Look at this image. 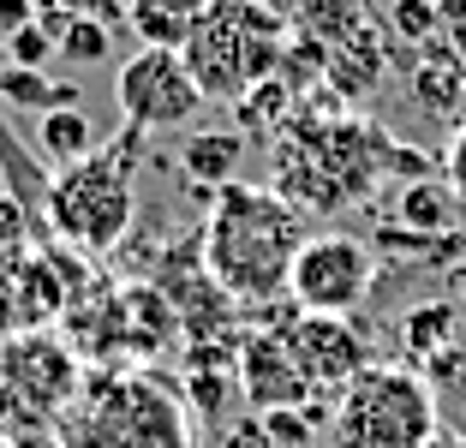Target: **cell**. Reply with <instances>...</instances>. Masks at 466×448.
I'll return each instance as SVG.
<instances>
[{"mask_svg":"<svg viewBox=\"0 0 466 448\" xmlns=\"http://www.w3.org/2000/svg\"><path fill=\"white\" fill-rule=\"evenodd\" d=\"M0 448H6V424H0Z\"/></svg>","mask_w":466,"mask_h":448,"instance_id":"obj_30","label":"cell"},{"mask_svg":"<svg viewBox=\"0 0 466 448\" xmlns=\"http://www.w3.org/2000/svg\"><path fill=\"white\" fill-rule=\"evenodd\" d=\"M281 335H288L293 359H299V371L311 377L317 394H341L347 382L370 365L365 335H359L347 317H311V311H299Z\"/></svg>","mask_w":466,"mask_h":448,"instance_id":"obj_12","label":"cell"},{"mask_svg":"<svg viewBox=\"0 0 466 448\" xmlns=\"http://www.w3.org/2000/svg\"><path fill=\"white\" fill-rule=\"evenodd\" d=\"M437 431V389L412 365H365L335 407V448H425Z\"/></svg>","mask_w":466,"mask_h":448,"instance_id":"obj_5","label":"cell"},{"mask_svg":"<svg viewBox=\"0 0 466 448\" xmlns=\"http://www.w3.org/2000/svg\"><path fill=\"white\" fill-rule=\"evenodd\" d=\"M400 341H407V365L425 371L431 359H442L461 341V311H454L449 299H425V305H412L400 317Z\"/></svg>","mask_w":466,"mask_h":448,"instance_id":"obj_16","label":"cell"},{"mask_svg":"<svg viewBox=\"0 0 466 448\" xmlns=\"http://www.w3.org/2000/svg\"><path fill=\"white\" fill-rule=\"evenodd\" d=\"M239 156H246V137L239 132H192L186 144H179V168H186V179H198L204 191L228 186L233 168H239Z\"/></svg>","mask_w":466,"mask_h":448,"instance_id":"obj_17","label":"cell"},{"mask_svg":"<svg viewBox=\"0 0 466 448\" xmlns=\"http://www.w3.org/2000/svg\"><path fill=\"white\" fill-rule=\"evenodd\" d=\"M221 371H192V412H216L221 407Z\"/></svg>","mask_w":466,"mask_h":448,"instance_id":"obj_27","label":"cell"},{"mask_svg":"<svg viewBox=\"0 0 466 448\" xmlns=\"http://www.w3.org/2000/svg\"><path fill=\"white\" fill-rule=\"evenodd\" d=\"M114 102L132 132H174L204 114V90H198L192 66L179 48H137L120 72H114Z\"/></svg>","mask_w":466,"mask_h":448,"instance_id":"obj_8","label":"cell"},{"mask_svg":"<svg viewBox=\"0 0 466 448\" xmlns=\"http://www.w3.org/2000/svg\"><path fill=\"white\" fill-rule=\"evenodd\" d=\"M370 287H377V245L353 233H311L288 275V299L311 317H353Z\"/></svg>","mask_w":466,"mask_h":448,"instance_id":"obj_7","label":"cell"},{"mask_svg":"<svg viewBox=\"0 0 466 448\" xmlns=\"http://www.w3.org/2000/svg\"><path fill=\"white\" fill-rule=\"evenodd\" d=\"M0 55H6V42H0Z\"/></svg>","mask_w":466,"mask_h":448,"instance_id":"obj_31","label":"cell"},{"mask_svg":"<svg viewBox=\"0 0 466 448\" xmlns=\"http://www.w3.org/2000/svg\"><path fill=\"white\" fill-rule=\"evenodd\" d=\"M263 431H269V443L275 448H305L311 443V431H317V419L311 412H269V419H263Z\"/></svg>","mask_w":466,"mask_h":448,"instance_id":"obj_24","label":"cell"},{"mask_svg":"<svg viewBox=\"0 0 466 448\" xmlns=\"http://www.w3.org/2000/svg\"><path fill=\"white\" fill-rule=\"evenodd\" d=\"M42 25L55 30L60 55H66V60H78V66H96V60H108V48H114V30L102 25V18L60 13V18H42Z\"/></svg>","mask_w":466,"mask_h":448,"instance_id":"obj_20","label":"cell"},{"mask_svg":"<svg viewBox=\"0 0 466 448\" xmlns=\"http://www.w3.org/2000/svg\"><path fill=\"white\" fill-rule=\"evenodd\" d=\"M0 389L13 394L18 407H30V419H48V412L72 407L84 389L78 353L66 341L42 335V329H25V335L0 341Z\"/></svg>","mask_w":466,"mask_h":448,"instance_id":"obj_9","label":"cell"},{"mask_svg":"<svg viewBox=\"0 0 466 448\" xmlns=\"http://www.w3.org/2000/svg\"><path fill=\"white\" fill-rule=\"evenodd\" d=\"M425 448H466V443H461V436H442V431H437V436H431Z\"/></svg>","mask_w":466,"mask_h":448,"instance_id":"obj_29","label":"cell"},{"mask_svg":"<svg viewBox=\"0 0 466 448\" xmlns=\"http://www.w3.org/2000/svg\"><path fill=\"white\" fill-rule=\"evenodd\" d=\"M395 30L407 42H442V25H437V0H395Z\"/></svg>","mask_w":466,"mask_h":448,"instance_id":"obj_22","label":"cell"},{"mask_svg":"<svg viewBox=\"0 0 466 448\" xmlns=\"http://www.w3.org/2000/svg\"><path fill=\"white\" fill-rule=\"evenodd\" d=\"M198 239H204V270L216 275L221 293L239 299V305H269V299L288 293L293 258L311 233H305V216L275 186L228 179L209 198Z\"/></svg>","mask_w":466,"mask_h":448,"instance_id":"obj_1","label":"cell"},{"mask_svg":"<svg viewBox=\"0 0 466 448\" xmlns=\"http://www.w3.org/2000/svg\"><path fill=\"white\" fill-rule=\"evenodd\" d=\"M156 287L167 293V305L179 311V329H186V347H233V305L216 287V275L204 270V239L179 245L156 263Z\"/></svg>","mask_w":466,"mask_h":448,"instance_id":"obj_10","label":"cell"},{"mask_svg":"<svg viewBox=\"0 0 466 448\" xmlns=\"http://www.w3.org/2000/svg\"><path fill=\"white\" fill-rule=\"evenodd\" d=\"M137 137L126 126L114 144L90 149L84 162L60 168L48 179V198H42V221L55 239H66L72 251L84 258H102L132 233V216H137Z\"/></svg>","mask_w":466,"mask_h":448,"instance_id":"obj_2","label":"cell"},{"mask_svg":"<svg viewBox=\"0 0 466 448\" xmlns=\"http://www.w3.org/2000/svg\"><path fill=\"white\" fill-rule=\"evenodd\" d=\"M288 48H293V25L269 0H209L204 25L192 30V42L179 55L192 66L204 102L239 108L258 84H269L281 72Z\"/></svg>","mask_w":466,"mask_h":448,"instance_id":"obj_3","label":"cell"},{"mask_svg":"<svg viewBox=\"0 0 466 448\" xmlns=\"http://www.w3.org/2000/svg\"><path fill=\"white\" fill-rule=\"evenodd\" d=\"M72 448H192V407L156 371H102L72 419Z\"/></svg>","mask_w":466,"mask_h":448,"instance_id":"obj_4","label":"cell"},{"mask_svg":"<svg viewBox=\"0 0 466 448\" xmlns=\"http://www.w3.org/2000/svg\"><path fill=\"white\" fill-rule=\"evenodd\" d=\"M174 341H186L179 311L167 305V293L156 281H137L114 293V359H162Z\"/></svg>","mask_w":466,"mask_h":448,"instance_id":"obj_13","label":"cell"},{"mask_svg":"<svg viewBox=\"0 0 466 448\" xmlns=\"http://www.w3.org/2000/svg\"><path fill=\"white\" fill-rule=\"evenodd\" d=\"M437 25H442V48L454 60H466V0H437Z\"/></svg>","mask_w":466,"mask_h":448,"instance_id":"obj_26","label":"cell"},{"mask_svg":"<svg viewBox=\"0 0 466 448\" xmlns=\"http://www.w3.org/2000/svg\"><path fill=\"white\" fill-rule=\"evenodd\" d=\"M377 179V132H365V120H341L329 132L293 120L288 144L275 156V191L293 209H335L347 198Z\"/></svg>","mask_w":466,"mask_h":448,"instance_id":"obj_6","label":"cell"},{"mask_svg":"<svg viewBox=\"0 0 466 448\" xmlns=\"http://www.w3.org/2000/svg\"><path fill=\"white\" fill-rule=\"evenodd\" d=\"M442 179H449V191L461 198V209H466V120L454 126V137L442 144Z\"/></svg>","mask_w":466,"mask_h":448,"instance_id":"obj_25","label":"cell"},{"mask_svg":"<svg viewBox=\"0 0 466 448\" xmlns=\"http://www.w3.org/2000/svg\"><path fill=\"white\" fill-rule=\"evenodd\" d=\"M30 228H36V216L25 209V198L18 191H0V258H13L18 245L30 239Z\"/></svg>","mask_w":466,"mask_h":448,"instance_id":"obj_23","label":"cell"},{"mask_svg":"<svg viewBox=\"0 0 466 448\" xmlns=\"http://www.w3.org/2000/svg\"><path fill=\"white\" fill-rule=\"evenodd\" d=\"M269 6H275V0H269Z\"/></svg>","mask_w":466,"mask_h":448,"instance_id":"obj_32","label":"cell"},{"mask_svg":"<svg viewBox=\"0 0 466 448\" xmlns=\"http://www.w3.org/2000/svg\"><path fill=\"white\" fill-rule=\"evenodd\" d=\"M233 371H239V394L251 401L258 419H269V412H299V407L317 401L311 377L299 371V359H293L281 329H258V335L239 341V347H233Z\"/></svg>","mask_w":466,"mask_h":448,"instance_id":"obj_11","label":"cell"},{"mask_svg":"<svg viewBox=\"0 0 466 448\" xmlns=\"http://www.w3.org/2000/svg\"><path fill=\"white\" fill-rule=\"evenodd\" d=\"M25 25H36V0H0V42Z\"/></svg>","mask_w":466,"mask_h":448,"instance_id":"obj_28","label":"cell"},{"mask_svg":"<svg viewBox=\"0 0 466 448\" xmlns=\"http://www.w3.org/2000/svg\"><path fill=\"white\" fill-rule=\"evenodd\" d=\"M36 149L55 168H72L102 144H96V126H90L84 108H48V114H36Z\"/></svg>","mask_w":466,"mask_h":448,"instance_id":"obj_18","label":"cell"},{"mask_svg":"<svg viewBox=\"0 0 466 448\" xmlns=\"http://www.w3.org/2000/svg\"><path fill=\"white\" fill-rule=\"evenodd\" d=\"M204 13L209 0H126V25L144 48H186Z\"/></svg>","mask_w":466,"mask_h":448,"instance_id":"obj_14","label":"cell"},{"mask_svg":"<svg viewBox=\"0 0 466 448\" xmlns=\"http://www.w3.org/2000/svg\"><path fill=\"white\" fill-rule=\"evenodd\" d=\"M0 102H6V108L48 114V108H78V90H72V84H48L30 66H0Z\"/></svg>","mask_w":466,"mask_h":448,"instance_id":"obj_19","label":"cell"},{"mask_svg":"<svg viewBox=\"0 0 466 448\" xmlns=\"http://www.w3.org/2000/svg\"><path fill=\"white\" fill-rule=\"evenodd\" d=\"M60 42H55V30L42 25H25V30H13V36H6V66H30V72H42V60L55 55Z\"/></svg>","mask_w":466,"mask_h":448,"instance_id":"obj_21","label":"cell"},{"mask_svg":"<svg viewBox=\"0 0 466 448\" xmlns=\"http://www.w3.org/2000/svg\"><path fill=\"white\" fill-rule=\"evenodd\" d=\"M395 228L419 233V239H442L461 228V198L449 191V179H412L395 204Z\"/></svg>","mask_w":466,"mask_h":448,"instance_id":"obj_15","label":"cell"}]
</instances>
